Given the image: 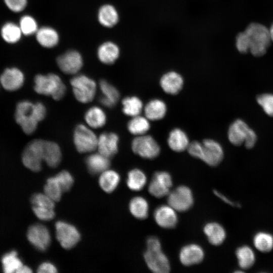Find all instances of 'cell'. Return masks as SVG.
I'll list each match as a JSON object with an SVG mask.
<instances>
[{"label":"cell","mask_w":273,"mask_h":273,"mask_svg":"<svg viewBox=\"0 0 273 273\" xmlns=\"http://www.w3.org/2000/svg\"><path fill=\"white\" fill-rule=\"evenodd\" d=\"M32 269L27 265H22L17 271V273H30L32 272Z\"/></svg>","instance_id":"52"},{"label":"cell","mask_w":273,"mask_h":273,"mask_svg":"<svg viewBox=\"0 0 273 273\" xmlns=\"http://www.w3.org/2000/svg\"><path fill=\"white\" fill-rule=\"evenodd\" d=\"M109 159L100 153L89 155L85 160L89 172L93 174L102 173L110 166Z\"/></svg>","instance_id":"28"},{"label":"cell","mask_w":273,"mask_h":273,"mask_svg":"<svg viewBox=\"0 0 273 273\" xmlns=\"http://www.w3.org/2000/svg\"><path fill=\"white\" fill-rule=\"evenodd\" d=\"M98 138L87 126L78 125L74 131L73 141L78 152H91L97 148Z\"/></svg>","instance_id":"7"},{"label":"cell","mask_w":273,"mask_h":273,"mask_svg":"<svg viewBox=\"0 0 273 273\" xmlns=\"http://www.w3.org/2000/svg\"><path fill=\"white\" fill-rule=\"evenodd\" d=\"M193 196L190 189L180 186L168 194V205L175 211L183 212L189 210L193 205Z\"/></svg>","instance_id":"9"},{"label":"cell","mask_w":273,"mask_h":273,"mask_svg":"<svg viewBox=\"0 0 273 273\" xmlns=\"http://www.w3.org/2000/svg\"><path fill=\"white\" fill-rule=\"evenodd\" d=\"M133 152L145 159L157 157L160 152V147L156 140L146 134L136 136L131 143Z\"/></svg>","instance_id":"8"},{"label":"cell","mask_w":273,"mask_h":273,"mask_svg":"<svg viewBox=\"0 0 273 273\" xmlns=\"http://www.w3.org/2000/svg\"><path fill=\"white\" fill-rule=\"evenodd\" d=\"M27 237L29 242L40 251H45L51 241V235L48 228L38 223L33 224L28 228Z\"/></svg>","instance_id":"13"},{"label":"cell","mask_w":273,"mask_h":273,"mask_svg":"<svg viewBox=\"0 0 273 273\" xmlns=\"http://www.w3.org/2000/svg\"><path fill=\"white\" fill-rule=\"evenodd\" d=\"M24 81L23 72L17 68L6 69L0 77V82L3 87L9 91L20 88Z\"/></svg>","instance_id":"15"},{"label":"cell","mask_w":273,"mask_h":273,"mask_svg":"<svg viewBox=\"0 0 273 273\" xmlns=\"http://www.w3.org/2000/svg\"><path fill=\"white\" fill-rule=\"evenodd\" d=\"M34 88L36 93L51 96L56 100L61 99L66 93L65 84L55 73L37 74L34 78Z\"/></svg>","instance_id":"4"},{"label":"cell","mask_w":273,"mask_h":273,"mask_svg":"<svg viewBox=\"0 0 273 273\" xmlns=\"http://www.w3.org/2000/svg\"><path fill=\"white\" fill-rule=\"evenodd\" d=\"M144 259L149 268L155 273H167L170 269L169 260L162 252L159 239L155 237H149L147 241V249Z\"/></svg>","instance_id":"2"},{"label":"cell","mask_w":273,"mask_h":273,"mask_svg":"<svg viewBox=\"0 0 273 273\" xmlns=\"http://www.w3.org/2000/svg\"><path fill=\"white\" fill-rule=\"evenodd\" d=\"M99 181L101 188L105 192L111 193L118 185L120 175L114 170L107 169L101 173Z\"/></svg>","instance_id":"34"},{"label":"cell","mask_w":273,"mask_h":273,"mask_svg":"<svg viewBox=\"0 0 273 273\" xmlns=\"http://www.w3.org/2000/svg\"><path fill=\"white\" fill-rule=\"evenodd\" d=\"M179 259L186 266L200 263L204 258L203 249L197 244H189L183 247L179 252Z\"/></svg>","instance_id":"21"},{"label":"cell","mask_w":273,"mask_h":273,"mask_svg":"<svg viewBox=\"0 0 273 273\" xmlns=\"http://www.w3.org/2000/svg\"><path fill=\"white\" fill-rule=\"evenodd\" d=\"M202 147L200 159L207 164L215 166L218 165L223 158L221 146L212 139H205L202 142Z\"/></svg>","instance_id":"12"},{"label":"cell","mask_w":273,"mask_h":273,"mask_svg":"<svg viewBox=\"0 0 273 273\" xmlns=\"http://www.w3.org/2000/svg\"><path fill=\"white\" fill-rule=\"evenodd\" d=\"M85 120L88 125L94 128H98L104 125L106 116L104 111L99 107L90 108L85 113Z\"/></svg>","instance_id":"32"},{"label":"cell","mask_w":273,"mask_h":273,"mask_svg":"<svg viewBox=\"0 0 273 273\" xmlns=\"http://www.w3.org/2000/svg\"><path fill=\"white\" fill-rule=\"evenodd\" d=\"M46 114V109L43 104L23 101L16 106L15 118L23 131L29 134L35 130L38 122L44 119Z\"/></svg>","instance_id":"1"},{"label":"cell","mask_w":273,"mask_h":273,"mask_svg":"<svg viewBox=\"0 0 273 273\" xmlns=\"http://www.w3.org/2000/svg\"><path fill=\"white\" fill-rule=\"evenodd\" d=\"M61 151L55 143L46 141L44 143V161L51 167H56L61 160Z\"/></svg>","instance_id":"30"},{"label":"cell","mask_w":273,"mask_h":273,"mask_svg":"<svg viewBox=\"0 0 273 273\" xmlns=\"http://www.w3.org/2000/svg\"><path fill=\"white\" fill-rule=\"evenodd\" d=\"M172 185V178L168 172L157 171L153 176L148 190L152 196L161 198L168 195Z\"/></svg>","instance_id":"14"},{"label":"cell","mask_w":273,"mask_h":273,"mask_svg":"<svg viewBox=\"0 0 273 273\" xmlns=\"http://www.w3.org/2000/svg\"><path fill=\"white\" fill-rule=\"evenodd\" d=\"M129 209L132 215L136 218H146L149 213V204L143 197L138 196L133 198L130 201Z\"/></svg>","instance_id":"37"},{"label":"cell","mask_w":273,"mask_h":273,"mask_svg":"<svg viewBox=\"0 0 273 273\" xmlns=\"http://www.w3.org/2000/svg\"><path fill=\"white\" fill-rule=\"evenodd\" d=\"M160 85L166 94L176 95L183 87L184 79L180 74L175 71L167 72L161 77Z\"/></svg>","instance_id":"18"},{"label":"cell","mask_w":273,"mask_h":273,"mask_svg":"<svg viewBox=\"0 0 273 273\" xmlns=\"http://www.w3.org/2000/svg\"><path fill=\"white\" fill-rule=\"evenodd\" d=\"M214 194L217 196L218 197H219L220 199H221L223 201H224L225 203L232 206H236L238 207H241V205L239 203H236L235 202H232L231 200L226 198L225 196L219 193V192L217 191H214Z\"/></svg>","instance_id":"51"},{"label":"cell","mask_w":273,"mask_h":273,"mask_svg":"<svg viewBox=\"0 0 273 273\" xmlns=\"http://www.w3.org/2000/svg\"><path fill=\"white\" fill-rule=\"evenodd\" d=\"M271 40L273 41V24L269 29Z\"/></svg>","instance_id":"53"},{"label":"cell","mask_w":273,"mask_h":273,"mask_svg":"<svg viewBox=\"0 0 273 273\" xmlns=\"http://www.w3.org/2000/svg\"><path fill=\"white\" fill-rule=\"evenodd\" d=\"M45 141L34 140L30 142L23 151L22 161L24 165L31 171L37 172L44 161Z\"/></svg>","instance_id":"5"},{"label":"cell","mask_w":273,"mask_h":273,"mask_svg":"<svg viewBox=\"0 0 273 273\" xmlns=\"http://www.w3.org/2000/svg\"><path fill=\"white\" fill-rule=\"evenodd\" d=\"M238 263L242 270L251 268L256 261V256L253 250L248 245L238 247L235 252Z\"/></svg>","instance_id":"29"},{"label":"cell","mask_w":273,"mask_h":273,"mask_svg":"<svg viewBox=\"0 0 273 273\" xmlns=\"http://www.w3.org/2000/svg\"><path fill=\"white\" fill-rule=\"evenodd\" d=\"M257 101L267 115L273 117V94L260 95L257 97Z\"/></svg>","instance_id":"43"},{"label":"cell","mask_w":273,"mask_h":273,"mask_svg":"<svg viewBox=\"0 0 273 273\" xmlns=\"http://www.w3.org/2000/svg\"><path fill=\"white\" fill-rule=\"evenodd\" d=\"M120 50L119 46L112 41L102 43L98 48L97 55L99 61L106 65L114 63L119 57Z\"/></svg>","instance_id":"19"},{"label":"cell","mask_w":273,"mask_h":273,"mask_svg":"<svg viewBox=\"0 0 273 273\" xmlns=\"http://www.w3.org/2000/svg\"><path fill=\"white\" fill-rule=\"evenodd\" d=\"M63 191L55 176L49 178L44 187V193L54 202L60 200Z\"/></svg>","instance_id":"41"},{"label":"cell","mask_w":273,"mask_h":273,"mask_svg":"<svg viewBox=\"0 0 273 273\" xmlns=\"http://www.w3.org/2000/svg\"><path fill=\"white\" fill-rule=\"evenodd\" d=\"M190 143L186 133L180 128H174L169 133L167 144L173 151L181 152L187 150Z\"/></svg>","instance_id":"24"},{"label":"cell","mask_w":273,"mask_h":273,"mask_svg":"<svg viewBox=\"0 0 273 273\" xmlns=\"http://www.w3.org/2000/svg\"><path fill=\"white\" fill-rule=\"evenodd\" d=\"M18 25L23 35L26 36L35 35L39 27L36 19L29 15L22 16Z\"/></svg>","instance_id":"40"},{"label":"cell","mask_w":273,"mask_h":273,"mask_svg":"<svg viewBox=\"0 0 273 273\" xmlns=\"http://www.w3.org/2000/svg\"><path fill=\"white\" fill-rule=\"evenodd\" d=\"M144 112L145 116L149 120H159L165 116L167 112V106L162 100L152 99L144 106Z\"/></svg>","instance_id":"25"},{"label":"cell","mask_w":273,"mask_h":273,"mask_svg":"<svg viewBox=\"0 0 273 273\" xmlns=\"http://www.w3.org/2000/svg\"><path fill=\"white\" fill-rule=\"evenodd\" d=\"M63 192L69 191L73 184L74 179L72 175L66 170H63L55 176Z\"/></svg>","instance_id":"44"},{"label":"cell","mask_w":273,"mask_h":273,"mask_svg":"<svg viewBox=\"0 0 273 273\" xmlns=\"http://www.w3.org/2000/svg\"><path fill=\"white\" fill-rule=\"evenodd\" d=\"M204 232L209 241L213 245H221L226 238V232L219 223L212 222L206 224L204 228Z\"/></svg>","instance_id":"27"},{"label":"cell","mask_w":273,"mask_h":273,"mask_svg":"<svg viewBox=\"0 0 273 273\" xmlns=\"http://www.w3.org/2000/svg\"><path fill=\"white\" fill-rule=\"evenodd\" d=\"M118 136L113 132H104L98 138L97 149L99 153L110 158L118 151Z\"/></svg>","instance_id":"16"},{"label":"cell","mask_w":273,"mask_h":273,"mask_svg":"<svg viewBox=\"0 0 273 273\" xmlns=\"http://www.w3.org/2000/svg\"><path fill=\"white\" fill-rule=\"evenodd\" d=\"M202 144L198 141H193L190 143L187 150L192 156L199 159L201 156Z\"/></svg>","instance_id":"48"},{"label":"cell","mask_w":273,"mask_h":273,"mask_svg":"<svg viewBox=\"0 0 273 273\" xmlns=\"http://www.w3.org/2000/svg\"><path fill=\"white\" fill-rule=\"evenodd\" d=\"M56 62L59 68L67 74H76L82 68L83 60L81 54L77 50H68L59 55Z\"/></svg>","instance_id":"10"},{"label":"cell","mask_w":273,"mask_h":273,"mask_svg":"<svg viewBox=\"0 0 273 273\" xmlns=\"http://www.w3.org/2000/svg\"><path fill=\"white\" fill-rule=\"evenodd\" d=\"M244 32L248 38L251 53L255 57L264 55L271 41L269 29L259 23H252L247 26Z\"/></svg>","instance_id":"3"},{"label":"cell","mask_w":273,"mask_h":273,"mask_svg":"<svg viewBox=\"0 0 273 273\" xmlns=\"http://www.w3.org/2000/svg\"><path fill=\"white\" fill-rule=\"evenodd\" d=\"M146 182V175L141 169L134 168L128 173L126 184L130 190L140 191L144 188Z\"/></svg>","instance_id":"39"},{"label":"cell","mask_w":273,"mask_h":273,"mask_svg":"<svg viewBox=\"0 0 273 273\" xmlns=\"http://www.w3.org/2000/svg\"><path fill=\"white\" fill-rule=\"evenodd\" d=\"M100 88L102 94L99 100L100 103L106 107H114L119 99L118 90L105 80L100 81Z\"/></svg>","instance_id":"26"},{"label":"cell","mask_w":273,"mask_h":273,"mask_svg":"<svg viewBox=\"0 0 273 273\" xmlns=\"http://www.w3.org/2000/svg\"><path fill=\"white\" fill-rule=\"evenodd\" d=\"M32 206L39 208L54 209V201L44 193H36L32 196L30 199Z\"/></svg>","instance_id":"42"},{"label":"cell","mask_w":273,"mask_h":273,"mask_svg":"<svg viewBox=\"0 0 273 273\" xmlns=\"http://www.w3.org/2000/svg\"><path fill=\"white\" fill-rule=\"evenodd\" d=\"M1 35L7 43L14 44L18 42L23 34L18 24L12 22L5 23L1 28Z\"/></svg>","instance_id":"31"},{"label":"cell","mask_w":273,"mask_h":273,"mask_svg":"<svg viewBox=\"0 0 273 273\" xmlns=\"http://www.w3.org/2000/svg\"><path fill=\"white\" fill-rule=\"evenodd\" d=\"M33 211L39 219L48 221L52 219L55 216L54 209L43 208L32 206Z\"/></svg>","instance_id":"46"},{"label":"cell","mask_w":273,"mask_h":273,"mask_svg":"<svg viewBox=\"0 0 273 273\" xmlns=\"http://www.w3.org/2000/svg\"><path fill=\"white\" fill-rule=\"evenodd\" d=\"M253 244L259 251L269 252L273 249V235L266 232H258L253 237Z\"/></svg>","instance_id":"36"},{"label":"cell","mask_w":273,"mask_h":273,"mask_svg":"<svg viewBox=\"0 0 273 273\" xmlns=\"http://www.w3.org/2000/svg\"><path fill=\"white\" fill-rule=\"evenodd\" d=\"M55 228L57 239L63 248L71 249L79 242L80 235L74 225L59 221L56 223Z\"/></svg>","instance_id":"11"},{"label":"cell","mask_w":273,"mask_h":273,"mask_svg":"<svg viewBox=\"0 0 273 273\" xmlns=\"http://www.w3.org/2000/svg\"><path fill=\"white\" fill-rule=\"evenodd\" d=\"M156 222L165 229L174 228L177 222L175 210L170 205H161L156 209L154 213Z\"/></svg>","instance_id":"17"},{"label":"cell","mask_w":273,"mask_h":273,"mask_svg":"<svg viewBox=\"0 0 273 273\" xmlns=\"http://www.w3.org/2000/svg\"><path fill=\"white\" fill-rule=\"evenodd\" d=\"M75 98L82 103H87L94 98L97 85L94 80L83 74L75 75L70 80Z\"/></svg>","instance_id":"6"},{"label":"cell","mask_w":273,"mask_h":273,"mask_svg":"<svg viewBox=\"0 0 273 273\" xmlns=\"http://www.w3.org/2000/svg\"><path fill=\"white\" fill-rule=\"evenodd\" d=\"M4 272H16L23 265L21 260L18 257L17 252L12 250L5 253L1 259Z\"/></svg>","instance_id":"38"},{"label":"cell","mask_w":273,"mask_h":273,"mask_svg":"<svg viewBox=\"0 0 273 273\" xmlns=\"http://www.w3.org/2000/svg\"><path fill=\"white\" fill-rule=\"evenodd\" d=\"M236 47L241 53L244 54L249 51L248 38L244 31L238 34L236 37Z\"/></svg>","instance_id":"47"},{"label":"cell","mask_w":273,"mask_h":273,"mask_svg":"<svg viewBox=\"0 0 273 273\" xmlns=\"http://www.w3.org/2000/svg\"><path fill=\"white\" fill-rule=\"evenodd\" d=\"M250 127L241 119H237L230 126L228 136L229 141L234 145L244 144Z\"/></svg>","instance_id":"23"},{"label":"cell","mask_w":273,"mask_h":273,"mask_svg":"<svg viewBox=\"0 0 273 273\" xmlns=\"http://www.w3.org/2000/svg\"><path fill=\"white\" fill-rule=\"evenodd\" d=\"M256 141L257 135L255 132L250 128L244 142L246 148L249 149L252 148L256 144Z\"/></svg>","instance_id":"49"},{"label":"cell","mask_w":273,"mask_h":273,"mask_svg":"<svg viewBox=\"0 0 273 273\" xmlns=\"http://www.w3.org/2000/svg\"><path fill=\"white\" fill-rule=\"evenodd\" d=\"M35 36L38 43L46 49H52L56 47L60 41L58 32L49 26L39 27Z\"/></svg>","instance_id":"20"},{"label":"cell","mask_w":273,"mask_h":273,"mask_svg":"<svg viewBox=\"0 0 273 273\" xmlns=\"http://www.w3.org/2000/svg\"><path fill=\"white\" fill-rule=\"evenodd\" d=\"M150 126V120L141 115L132 117L127 123L128 131L135 136L146 134Z\"/></svg>","instance_id":"33"},{"label":"cell","mask_w":273,"mask_h":273,"mask_svg":"<svg viewBox=\"0 0 273 273\" xmlns=\"http://www.w3.org/2000/svg\"><path fill=\"white\" fill-rule=\"evenodd\" d=\"M37 271L39 273H55L57 272V269L52 263L45 262L39 265Z\"/></svg>","instance_id":"50"},{"label":"cell","mask_w":273,"mask_h":273,"mask_svg":"<svg viewBox=\"0 0 273 273\" xmlns=\"http://www.w3.org/2000/svg\"><path fill=\"white\" fill-rule=\"evenodd\" d=\"M6 6L11 11L20 13L25 10L27 6V0H4Z\"/></svg>","instance_id":"45"},{"label":"cell","mask_w":273,"mask_h":273,"mask_svg":"<svg viewBox=\"0 0 273 273\" xmlns=\"http://www.w3.org/2000/svg\"><path fill=\"white\" fill-rule=\"evenodd\" d=\"M122 105L123 113L132 117L140 115L144 107L142 100L135 96L124 98Z\"/></svg>","instance_id":"35"},{"label":"cell","mask_w":273,"mask_h":273,"mask_svg":"<svg viewBox=\"0 0 273 273\" xmlns=\"http://www.w3.org/2000/svg\"><path fill=\"white\" fill-rule=\"evenodd\" d=\"M99 23L103 27L111 28L119 22V15L116 8L110 4L102 5L97 13Z\"/></svg>","instance_id":"22"}]
</instances>
